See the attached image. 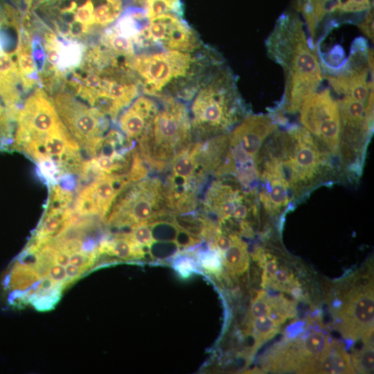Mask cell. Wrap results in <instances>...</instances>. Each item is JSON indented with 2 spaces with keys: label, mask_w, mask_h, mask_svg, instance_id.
<instances>
[{
  "label": "cell",
  "mask_w": 374,
  "mask_h": 374,
  "mask_svg": "<svg viewBox=\"0 0 374 374\" xmlns=\"http://www.w3.org/2000/svg\"><path fill=\"white\" fill-rule=\"evenodd\" d=\"M267 56L284 72L285 91L276 106L294 114L320 87L323 75L317 48L305 30L299 15L284 12L265 40Z\"/></svg>",
  "instance_id": "obj_1"
},
{
  "label": "cell",
  "mask_w": 374,
  "mask_h": 374,
  "mask_svg": "<svg viewBox=\"0 0 374 374\" xmlns=\"http://www.w3.org/2000/svg\"><path fill=\"white\" fill-rule=\"evenodd\" d=\"M193 87L188 112L196 140L225 134L246 116L237 78L223 59L213 64Z\"/></svg>",
  "instance_id": "obj_2"
},
{
  "label": "cell",
  "mask_w": 374,
  "mask_h": 374,
  "mask_svg": "<svg viewBox=\"0 0 374 374\" xmlns=\"http://www.w3.org/2000/svg\"><path fill=\"white\" fill-rule=\"evenodd\" d=\"M193 52L168 51L134 55L130 67L145 95L181 99L198 78L222 57L210 51L205 57Z\"/></svg>",
  "instance_id": "obj_3"
},
{
  "label": "cell",
  "mask_w": 374,
  "mask_h": 374,
  "mask_svg": "<svg viewBox=\"0 0 374 374\" xmlns=\"http://www.w3.org/2000/svg\"><path fill=\"white\" fill-rule=\"evenodd\" d=\"M162 98V105L136 144L144 162L156 171L166 170L175 154L194 140L186 104L172 96Z\"/></svg>",
  "instance_id": "obj_4"
},
{
  "label": "cell",
  "mask_w": 374,
  "mask_h": 374,
  "mask_svg": "<svg viewBox=\"0 0 374 374\" xmlns=\"http://www.w3.org/2000/svg\"><path fill=\"white\" fill-rule=\"evenodd\" d=\"M170 213L163 182L157 177H147L123 189L104 218L109 226L121 229Z\"/></svg>",
  "instance_id": "obj_5"
},
{
  "label": "cell",
  "mask_w": 374,
  "mask_h": 374,
  "mask_svg": "<svg viewBox=\"0 0 374 374\" xmlns=\"http://www.w3.org/2000/svg\"><path fill=\"white\" fill-rule=\"evenodd\" d=\"M163 182L170 211L175 215L193 212L199 204V195L211 175L202 159L196 141L177 152L168 167Z\"/></svg>",
  "instance_id": "obj_6"
},
{
  "label": "cell",
  "mask_w": 374,
  "mask_h": 374,
  "mask_svg": "<svg viewBox=\"0 0 374 374\" xmlns=\"http://www.w3.org/2000/svg\"><path fill=\"white\" fill-rule=\"evenodd\" d=\"M62 123L53 100L37 89L19 108L10 152L28 156L48 133Z\"/></svg>",
  "instance_id": "obj_7"
},
{
  "label": "cell",
  "mask_w": 374,
  "mask_h": 374,
  "mask_svg": "<svg viewBox=\"0 0 374 374\" xmlns=\"http://www.w3.org/2000/svg\"><path fill=\"white\" fill-rule=\"evenodd\" d=\"M364 37H357L352 43L349 55L337 69L322 71L334 91L367 105L373 94V57L368 53Z\"/></svg>",
  "instance_id": "obj_8"
},
{
  "label": "cell",
  "mask_w": 374,
  "mask_h": 374,
  "mask_svg": "<svg viewBox=\"0 0 374 374\" xmlns=\"http://www.w3.org/2000/svg\"><path fill=\"white\" fill-rule=\"evenodd\" d=\"M53 104L62 123L90 157L108 131L109 118L66 91H60Z\"/></svg>",
  "instance_id": "obj_9"
},
{
  "label": "cell",
  "mask_w": 374,
  "mask_h": 374,
  "mask_svg": "<svg viewBox=\"0 0 374 374\" xmlns=\"http://www.w3.org/2000/svg\"><path fill=\"white\" fill-rule=\"evenodd\" d=\"M135 39L139 48L161 46L168 51L194 52L202 43L197 33L175 12L160 14L148 19Z\"/></svg>",
  "instance_id": "obj_10"
},
{
  "label": "cell",
  "mask_w": 374,
  "mask_h": 374,
  "mask_svg": "<svg viewBox=\"0 0 374 374\" xmlns=\"http://www.w3.org/2000/svg\"><path fill=\"white\" fill-rule=\"evenodd\" d=\"M300 121L320 145L332 153L338 152L340 120L338 103L326 88L314 92L300 109Z\"/></svg>",
  "instance_id": "obj_11"
},
{
  "label": "cell",
  "mask_w": 374,
  "mask_h": 374,
  "mask_svg": "<svg viewBox=\"0 0 374 374\" xmlns=\"http://www.w3.org/2000/svg\"><path fill=\"white\" fill-rule=\"evenodd\" d=\"M293 128L296 144L288 159L280 163V166L289 186L298 188L316 178L321 169L323 154L321 145L305 128Z\"/></svg>",
  "instance_id": "obj_12"
},
{
  "label": "cell",
  "mask_w": 374,
  "mask_h": 374,
  "mask_svg": "<svg viewBox=\"0 0 374 374\" xmlns=\"http://www.w3.org/2000/svg\"><path fill=\"white\" fill-rule=\"evenodd\" d=\"M276 126L270 115H246L229 134L228 154L233 166L256 162L262 142Z\"/></svg>",
  "instance_id": "obj_13"
},
{
  "label": "cell",
  "mask_w": 374,
  "mask_h": 374,
  "mask_svg": "<svg viewBox=\"0 0 374 374\" xmlns=\"http://www.w3.org/2000/svg\"><path fill=\"white\" fill-rule=\"evenodd\" d=\"M339 329L347 338L356 339L368 337L373 331L374 300L370 286L356 288L349 293L340 310Z\"/></svg>",
  "instance_id": "obj_14"
},
{
  "label": "cell",
  "mask_w": 374,
  "mask_h": 374,
  "mask_svg": "<svg viewBox=\"0 0 374 374\" xmlns=\"http://www.w3.org/2000/svg\"><path fill=\"white\" fill-rule=\"evenodd\" d=\"M346 0H294V8L304 19L308 37L314 46L338 26L339 12Z\"/></svg>",
  "instance_id": "obj_15"
},
{
  "label": "cell",
  "mask_w": 374,
  "mask_h": 374,
  "mask_svg": "<svg viewBox=\"0 0 374 374\" xmlns=\"http://www.w3.org/2000/svg\"><path fill=\"white\" fill-rule=\"evenodd\" d=\"M130 184L127 175H101L79 188L76 196L90 214L103 218L119 193Z\"/></svg>",
  "instance_id": "obj_16"
},
{
  "label": "cell",
  "mask_w": 374,
  "mask_h": 374,
  "mask_svg": "<svg viewBox=\"0 0 374 374\" xmlns=\"http://www.w3.org/2000/svg\"><path fill=\"white\" fill-rule=\"evenodd\" d=\"M159 105L154 97L142 95L136 98L120 114V131L130 141L137 142L155 116Z\"/></svg>",
  "instance_id": "obj_17"
},
{
  "label": "cell",
  "mask_w": 374,
  "mask_h": 374,
  "mask_svg": "<svg viewBox=\"0 0 374 374\" xmlns=\"http://www.w3.org/2000/svg\"><path fill=\"white\" fill-rule=\"evenodd\" d=\"M327 336L321 332L309 334L299 344L298 356L295 357L296 364L306 366L307 371H314V366L329 346Z\"/></svg>",
  "instance_id": "obj_18"
},
{
  "label": "cell",
  "mask_w": 374,
  "mask_h": 374,
  "mask_svg": "<svg viewBox=\"0 0 374 374\" xmlns=\"http://www.w3.org/2000/svg\"><path fill=\"white\" fill-rule=\"evenodd\" d=\"M144 253L143 249L127 233L118 234L109 240H105L98 247V254H107L124 260L141 258Z\"/></svg>",
  "instance_id": "obj_19"
},
{
  "label": "cell",
  "mask_w": 374,
  "mask_h": 374,
  "mask_svg": "<svg viewBox=\"0 0 374 374\" xmlns=\"http://www.w3.org/2000/svg\"><path fill=\"white\" fill-rule=\"evenodd\" d=\"M232 242L222 253V263L231 274H243L249 266L247 244L236 234H231Z\"/></svg>",
  "instance_id": "obj_20"
},
{
  "label": "cell",
  "mask_w": 374,
  "mask_h": 374,
  "mask_svg": "<svg viewBox=\"0 0 374 374\" xmlns=\"http://www.w3.org/2000/svg\"><path fill=\"white\" fill-rule=\"evenodd\" d=\"M317 371L321 373H353L348 355L339 346L329 345L317 363Z\"/></svg>",
  "instance_id": "obj_21"
},
{
  "label": "cell",
  "mask_w": 374,
  "mask_h": 374,
  "mask_svg": "<svg viewBox=\"0 0 374 374\" xmlns=\"http://www.w3.org/2000/svg\"><path fill=\"white\" fill-rule=\"evenodd\" d=\"M100 44L115 55L122 58L130 60L135 55L134 39L115 26L105 30Z\"/></svg>",
  "instance_id": "obj_22"
},
{
  "label": "cell",
  "mask_w": 374,
  "mask_h": 374,
  "mask_svg": "<svg viewBox=\"0 0 374 374\" xmlns=\"http://www.w3.org/2000/svg\"><path fill=\"white\" fill-rule=\"evenodd\" d=\"M83 51V46L79 42L62 37L57 64L59 75L78 66L82 59Z\"/></svg>",
  "instance_id": "obj_23"
},
{
  "label": "cell",
  "mask_w": 374,
  "mask_h": 374,
  "mask_svg": "<svg viewBox=\"0 0 374 374\" xmlns=\"http://www.w3.org/2000/svg\"><path fill=\"white\" fill-rule=\"evenodd\" d=\"M281 321L269 316H262L254 319L252 323L255 344H260L271 338L277 332Z\"/></svg>",
  "instance_id": "obj_24"
},
{
  "label": "cell",
  "mask_w": 374,
  "mask_h": 374,
  "mask_svg": "<svg viewBox=\"0 0 374 374\" xmlns=\"http://www.w3.org/2000/svg\"><path fill=\"white\" fill-rule=\"evenodd\" d=\"M143 6L148 19L166 12L181 14L180 0H145Z\"/></svg>",
  "instance_id": "obj_25"
},
{
  "label": "cell",
  "mask_w": 374,
  "mask_h": 374,
  "mask_svg": "<svg viewBox=\"0 0 374 374\" xmlns=\"http://www.w3.org/2000/svg\"><path fill=\"white\" fill-rule=\"evenodd\" d=\"M130 228L127 235L143 249H150L156 242L149 222L137 224Z\"/></svg>",
  "instance_id": "obj_26"
},
{
  "label": "cell",
  "mask_w": 374,
  "mask_h": 374,
  "mask_svg": "<svg viewBox=\"0 0 374 374\" xmlns=\"http://www.w3.org/2000/svg\"><path fill=\"white\" fill-rule=\"evenodd\" d=\"M221 253L215 249L202 251L198 255V260L204 270L208 273L217 274L222 270Z\"/></svg>",
  "instance_id": "obj_27"
},
{
  "label": "cell",
  "mask_w": 374,
  "mask_h": 374,
  "mask_svg": "<svg viewBox=\"0 0 374 374\" xmlns=\"http://www.w3.org/2000/svg\"><path fill=\"white\" fill-rule=\"evenodd\" d=\"M355 368L362 373H371L373 370L374 353L371 344H367L362 350L355 355Z\"/></svg>",
  "instance_id": "obj_28"
},
{
  "label": "cell",
  "mask_w": 374,
  "mask_h": 374,
  "mask_svg": "<svg viewBox=\"0 0 374 374\" xmlns=\"http://www.w3.org/2000/svg\"><path fill=\"white\" fill-rule=\"evenodd\" d=\"M271 312V301L265 297V292H259L250 307L251 318L254 319L262 316H269Z\"/></svg>",
  "instance_id": "obj_29"
},
{
  "label": "cell",
  "mask_w": 374,
  "mask_h": 374,
  "mask_svg": "<svg viewBox=\"0 0 374 374\" xmlns=\"http://www.w3.org/2000/svg\"><path fill=\"white\" fill-rule=\"evenodd\" d=\"M292 275L285 269H278L275 273L270 285L282 290H289L294 287Z\"/></svg>",
  "instance_id": "obj_30"
},
{
  "label": "cell",
  "mask_w": 374,
  "mask_h": 374,
  "mask_svg": "<svg viewBox=\"0 0 374 374\" xmlns=\"http://www.w3.org/2000/svg\"><path fill=\"white\" fill-rule=\"evenodd\" d=\"M176 271L183 277L189 276L195 270V262L189 257L181 256L174 262Z\"/></svg>",
  "instance_id": "obj_31"
},
{
  "label": "cell",
  "mask_w": 374,
  "mask_h": 374,
  "mask_svg": "<svg viewBox=\"0 0 374 374\" xmlns=\"http://www.w3.org/2000/svg\"><path fill=\"white\" fill-rule=\"evenodd\" d=\"M264 265L262 275V286L263 287L271 284L275 273L278 269L277 260L274 258H267Z\"/></svg>",
  "instance_id": "obj_32"
},
{
  "label": "cell",
  "mask_w": 374,
  "mask_h": 374,
  "mask_svg": "<svg viewBox=\"0 0 374 374\" xmlns=\"http://www.w3.org/2000/svg\"><path fill=\"white\" fill-rule=\"evenodd\" d=\"M48 276L65 287L70 284L66 274L65 267L53 262L49 267Z\"/></svg>",
  "instance_id": "obj_33"
},
{
  "label": "cell",
  "mask_w": 374,
  "mask_h": 374,
  "mask_svg": "<svg viewBox=\"0 0 374 374\" xmlns=\"http://www.w3.org/2000/svg\"><path fill=\"white\" fill-rule=\"evenodd\" d=\"M357 26L362 32L373 42V8L367 12L364 18Z\"/></svg>",
  "instance_id": "obj_34"
},
{
  "label": "cell",
  "mask_w": 374,
  "mask_h": 374,
  "mask_svg": "<svg viewBox=\"0 0 374 374\" xmlns=\"http://www.w3.org/2000/svg\"><path fill=\"white\" fill-rule=\"evenodd\" d=\"M65 270L67 278L70 283L74 282L76 279L79 278L82 274L84 272L82 269L70 263L65 267Z\"/></svg>",
  "instance_id": "obj_35"
},
{
  "label": "cell",
  "mask_w": 374,
  "mask_h": 374,
  "mask_svg": "<svg viewBox=\"0 0 374 374\" xmlns=\"http://www.w3.org/2000/svg\"><path fill=\"white\" fill-rule=\"evenodd\" d=\"M58 248V251L54 257V262L66 267L68 264H69V254L66 251L60 249L59 247Z\"/></svg>",
  "instance_id": "obj_36"
},
{
  "label": "cell",
  "mask_w": 374,
  "mask_h": 374,
  "mask_svg": "<svg viewBox=\"0 0 374 374\" xmlns=\"http://www.w3.org/2000/svg\"><path fill=\"white\" fill-rule=\"evenodd\" d=\"M33 1V0H0V1L8 3L12 6H17L18 7L17 8L24 6V9H30Z\"/></svg>",
  "instance_id": "obj_37"
},
{
  "label": "cell",
  "mask_w": 374,
  "mask_h": 374,
  "mask_svg": "<svg viewBox=\"0 0 374 374\" xmlns=\"http://www.w3.org/2000/svg\"><path fill=\"white\" fill-rule=\"evenodd\" d=\"M145 0H132L133 3L136 5L143 6Z\"/></svg>",
  "instance_id": "obj_38"
},
{
  "label": "cell",
  "mask_w": 374,
  "mask_h": 374,
  "mask_svg": "<svg viewBox=\"0 0 374 374\" xmlns=\"http://www.w3.org/2000/svg\"><path fill=\"white\" fill-rule=\"evenodd\" d=\"M3 111H4V106L2 103V102L0 100V122H1V116H2V114L3 113Z\"/></svg>",
  "instance_id": "obj_39"
}]
</instances>
